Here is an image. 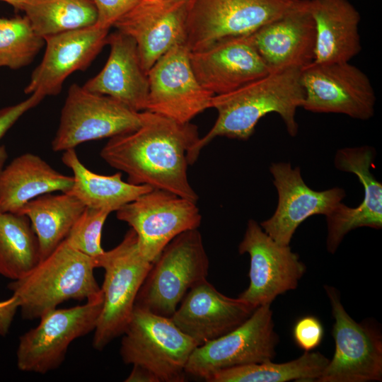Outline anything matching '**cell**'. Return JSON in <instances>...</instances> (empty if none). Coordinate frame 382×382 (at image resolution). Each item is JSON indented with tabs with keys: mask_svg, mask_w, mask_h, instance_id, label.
Listing matches in <instances>:
<instances>
[{
	"mask_svg": "<svg viewBox=\"0 0 382 382\" xmlns=\"http://www.w3.org/2000/svg\"><path fill=\"white\" fill-rule=\"evenodd\" d=\"M198 128L144 110L137 129L110 138L100 152L127 182L175 194L197 203L187 177V154L199 139Z\"/></svg>",
	"mask_w": 382,
	"mask_h": 382,
	"instance_id": "cell-1",
	"label": "cell"
},
{
	"mask_svg": "<svg viewBox=\"0 0 382 382\" xmlns=\"http://www.w3.org/2000/svg\"><path fill=\"white\" fill-rule=\"evenodd\" d=\"M301 71L270 72L233 91L214 96L211 108L217 111L216 120L188 152L189 165L193 164L202 149L217 137L248 139L259 120L271 112L277 113L289 134L296 136L299 128L296 113L304 99Z\"/></svg>",
	"mask_w": 382,
	"mask_h": 382,
	"instance_id": "cell-2",
	"label": "cell"
},
{
	"mask_svg": "<svg viewBox=\"0 0 382 382\" xmlns=\"http://www.w3.org/2000/svg\"><path fill=\"white\" fill-rule=\"evenodd\" d=\"M96 267L91 257L64 240L26 275L13 280L8 287L18 299L23 318L40 319L64 301L99 296L102 291L94 276Z\"/></svg>",
	"mask_w": 382,
	"mask_h": 382,
	"instance_id": "cell-3",
	"label": "cell"
},
{
	"mask_svg": "<svg viewBox=\"0 0 382 382\" xmlns=\"http://www.w3.org/2000/svg\"><path fill=\"white\" fill-rule=\"evenodd\" d=\"M209 267L198 228L179 234L152 262L134 306L170 318L187 291L207 279Z\"/></svg>",
	"mask_w": 382,
	"mask_h": 382,
	"instance_id": "cell-4",
	"label": "cell"
},
{
	"mask_svg": "<svg viewBox=\"0 0 382 382\" xmlns=\"http://www.w3.org/2000/svg\"><path fill=\"white\" fill-rule=\"evenodd\" d=\"M121 340L120 354L126 364L140 366L158 382H183L185 366L198 346L170 318L134 306Z\"/></svg>",
	"mask_w": 382,
	"mask_h": 382,
	"instance_id": "cell-5",
	"label": "cell"
},
{
	"mask_svg": "<svg viewBox=\"0 0 382 382\" xmlns=\"http://www.w3.org/2000/svg\"><path fill=\"white\" fill-rule=\"evenodd\" d=\"M96 265L105 272L100 287L103 303L93 331L92 345L101 351L122 335L152 262L141 255L136 233L130 228L117 246L104 252Z\"/></svg>",
	"mask_w": 382,
	"mask_h": 382,
	"instance_id": "cell-6",
	"label": "cell"
},
{
	"mask_svg": "<svg viewBox=\"0 0 382 382\" xmlns=\"http://www.w3.org/2000/svg\"><path fill=\"white\" fill-rule=\"evenodd\" d=\"M144 120V111H135L112 97L73 83L61 110L52 149L64 151L86 141L128 133L139 128Z\"/></svg>",
	"mask_w": 382,
	"mask_h": 382,
	"instance_id": "cell-7",
	"label": "cell"
},
{
	"mask_svg": "<svg viewBox=\"0 0 382 382\" xmlns=\"http://www.w3.org/2000/svg\"><path fill=\"white\" fill-rule=\"evenodd\" d=\"M103 303V293L84 304L55 308L19 338L17 366L22 371L45 374L65 359L71 343L94 331Z\"/></svg>",
	"mask_w": 382,
	"mask_h": 382,
	"instance_id": "cell-8",
	"label": "cell"
},
{
	"mask_svg": "<svg viewBox=\"0 0 382 382\" xmlns=\"http://www.w3.org/2000/svg\"><path fill=\"white\" fill-rule=\"evenodd\" d=\"M278 342L271 304L260 306L235 329L195 347L185 374L207 381L220 370L272 361Z\"/></svg>",
	"mask_w": 382,
	"mask_h": 382,
	"instance_id": "cell-9",
	"label": "cell"
},
{
	"mask_svg": "<svg viewBox=\"0 0 382 382\" xmlns=\"http://www.w3.org/2000/svg\"><path fill=\"white\" fill-rule=\"evenodd\" d=\"M301 1L188 0L186 46L195 51L222 37L250 34Z\"/></svg>",
	"mask_w": 382,
	"mask_h": 382,
	"instance_id": "cell-10",
	"label": "cell"
},
{
	"mask_svg": "<svg viewBox=\"0 0 382 382\" xmlns=\"http://www.w3.org/2000/svg\"><path fill=\"white\" fill-rule=\"evenodd\" d=\"M116 217L134 231L141 255L151 262L174 238L198 228L202 221L197 203L158 189L123 205Z\"/></svg>",
	"mask_w": 382,
	"mask_h": 382,
	"instance_id": "cell-11",
	"label": "cell"
},
{
	"mask_svg": "<svg viewBox=\"0 0 382 382\" xmlns=\"http://www.w3.org/2000/svg\"><path fill=\"white\" fill-rule=\"evenodd\" d=\"M334 318L335 352L317 382L382 380V338L379 332L357 323L345 311L335 288L325 286Z\"/></svg>",
	"mask_w": 382,
	"mask_h": 382,
	"instance_id": "cell-12",
	"label": "cell"
},
{
	"mask_svg": "<svg viewBox=\"0 0 382 382\" xmlns=\"http://www.w3.org/2000/svg\"><path fill=\"white\" fill-rule=\"evenodd\" d=\"M301 108L317 113H339L361 120L373 117L374 88L369 76L349 62L312 63L301 71Z\"/></svg>",
	"mask_w": 382,
	"mask_h": 382,
	"instance_id": "cell-13",
	"label": "cell"
},
{
	"mask_svg": "<svg viewBox=\"0 0 382 382\" xmlns=\"http://www.w3.org/2000/svg\"><path fill=\"white\" fill-rule=\"evenodd\" d=\"M240 254L250 256V283L238 298L253 308L271 304L279 296L296 289L306 265L289 245H281L254 219L248 221Z\"/></svg>",
	"mask_w": 382,
	"mask_h": 382,
	"instance_id": "cell-14",
	"label": "cell"
},
{
	"mask_svg": "<svg viewBox=\"0 0 382 382\" xmlns=\"http://www.w3.org/2000/svg\"><path fill=\"white\" fill-rule=\"evenodd\" d=\"M189 54L185 44L176 45L151 68L145 110L187 123L211 108L214 95L197 81Z\"/></svg>",
	"mask_w": 382,
	"mask_h": 382,
	"instance_id": "cell-15",
	"label": "cell"
},
{
	"mask_svg": "<svg viewBox=\"0 0 382 382\" xmlns=\"http://www.w3.org/2000/svg\"><path fill=\"white\" fill-rule=\"evenodd\" d=\"M187 8L188 0H141L113 25L134 40L146 74L168 51L185 44Z\"/></svg>",
	"mask_w": 382,
	"mask_h": 382,
	"instance_id": "cell-16",
	"label": "cell"
},
{
	"mask_svg": "<svg viewBox=\"0 0 382 382\" xmlns=\"http://www.w3.org/2000/svg\"><path fill=\"white\" fill-rule=\"evenodd\" d=\"M189 58L197 81L214 96L233 91L270 72L251 33L220 38L204 48L190 51Z\"/></svg>",
	"mask_w": 382,
	"mask_h": 382,
	"instance_id": "cell-17",
	"label": "cell"
},
{
	"mask_svg": "<svg viewBox=\"0 0 382 382\" xmlns=\"http://www.w3.org/2000/svg\"><path fill=\"white\" fill-rule=\"evenodd\" d=\"M270 170L278 193V203L273 215L260 225L281 245H289L298 226L309 216H326L345 197V190L339 187L312 190L304 183L300 168H293L289 163H273Z\"/></svg>",
	"mask_w": 382,
	"mask_h": 382,
	"instance_id": "cell-18",
	"label": "cell"
},
{
	"mask_svg": "<svg viewBox=\"0 0 382 382\" xmlns=\"http://www.w3.org/2000/svg\"><path fill=\"white\" fill-rule=\"evenodd\" d=\"M109 30L95 24L45 37L44 56L24 92L44 98L59 94L67 77L86 70L107 45Z\"/></svg>",
	"mask_w": 382,
	"mask_h": 382,
	"instance_id": "cell-19",
	"label": "cell"
},
{
	"mask_svg": "<svg viewBox=\"0 0 382 382\" xmlns=\"http://www.w3.org/2000/svg\"><path fill=\"white\" fill-rule=\"evenodd\" d=\"M253 42L270 72L302 70L314 60L316 29L308 0L251 33Z\"/></svg>",
	"mask_w": 382,
	"mask_h": 382,
	"instance_id": "cell-20",
	"label": "cell"
},
{
	"mask_svg": "<svg viewBox=\"0 0 382 382\" xmlns=\"http://www.w3.org/2000/svg\"><path fill=\"white\" fill-rule=\"evenodd\" d=\"M374 149L363 146L338 150L334 163L340 170L355 174L364 188V198L357 207L340 202L325 216L328 227L327 249L334 253L350 231L359 227H382V185L371 172Z\"/></svg>",
	"mask_w": 382,
	"mask_h": 382,
	"instance_id": "cell-21",
	"label": "cell"
},
{
	"mask_svg": "<svg viewBox=\"0 0 382 382\" xmlns=\"http://www.w3.org/2000/svg\"><path fill=\"white\" fill-rule=\"evenodd\" d=\"M180 303L170 318L198 346L235 329L255 309L239 298L224 295L207 279L191 288Z\"/></svg>",
	"mask_w": 382,
	"mask_h": 382,
	"instance_id": "cell-22",
	"label": "cell"
},
{
	"mask_svg": "<svg viewBox=\"0 0 382 382\" xmlns=\"http://www.w3.org/2000/svg\"><path fill=\"white\" fill-rule=\"evenodd\" d=\"M106 43L110 53L105 66L83 87L90 92L112 97L135 111H144L149 83L136 42L116 30L108 34Z\"/></svg>",
	"mask_w": 382,
	"mask_h": 382,
	"instance_id": "cell-23",
	"label": "cell"
},
{
	"mask_svg": "<svg viewBox=\"0 0 382 382\" xmlns=\"http://www.w3.org/2000/svg\"><path fill=\"white\" fill-rule=\"evenodd\" d=\"M316 29L315 64L350 62L361 50V16L348 0H308Z\"/></svg>",
	"mask_w": 382,
	"mask_h": 382,
	"instance_id": "cell-24",
	"label": "cell"
},
{
	"mask_svg": "<svg viewBox=\"0 0 382 382\" xmlns=\"http://www.w3.org/2000/svg\"><path fill=\"white\" fill-rule=\"evenodd\" d=\"M73 176L61 173L39 156L25 153L0 171V210L19 214L30 200L56 191L67 192Z\"/></svg>",
	"mask_w": 382,
	"mask_h": 382,
	"instance_id": "cell-25",
	"label": "cell"
},
{
	"mask_svg": "<svg viewBox=\"0 0 382 382\" xmlns=\"http://www.w3.org/2000/svg\"><path fill=\"white\" fill-rule=\"evenodd\" d=\"M62 161L73 173L74 183L68 193L85 207L116 212L153 188L134 185L122 179V173L105 175L92 172L80 161L75 149L64 151Z\"/></svg>",
	"mask_w": 382,
	"mask_h": 382,
	"instance_id": "cell-26",
	"label": "cell"
},
{
	"mask_svg": "<svg viewBox=\"0 0 382 382\" xmlns=\"http://www.w3.org/2000/svg\"><path fill=\"white\" fill-rule=\"evenodd\" d=\"M85 207L77 197L68 192L44 194L23 206L19 214L30 219L38 240L40 260L65 240Z\"/></svg>",
	"mask_w": 382,
	"mask_h": 382,
	"instance_id": "cell-27",
	"label": "cell"
},
{
	"mask_svg": "<svg viewBox=\"0 0 382 382\" xmlns=\"http://www.w3.org/2000/svg\"><path fill=\"white\" fill-rule=\"evenodd\" d=\"M40 260L38 240L28 217L0 210V275L17 280Z\"/></svg>",
	"mask_w": 382,
	"mask_h": 382,
	"instance_id": "cell-28",
	"label": "cell"
},
{
	"mask_svg": "<svg viewBox=\"0 0 382 382\" xmlns=\"http://www.w3.org/2000/svg\"><path fill=\"white\" fill-rule=\"evenodd\" d=\"M329 361L318 352H304L284 363L272 361L235 366L216 371L207 382L316 381Z\"/></svg>",
	"mask_w": 382,
	"mask_h": 382,
	"instance_id": "cell-29",
	"label": "cell"
},
{
	"mask_svg": "<svg viewBox=\"0 0 382 382\" xmlns=\"http://www.w3.org/2000/svg\"><path fill=\"white\" fill-rule=\"evenodd\" d=\"M21 11L43 38L92 26L97 21L93 0H24Z\"/></svg>",
	"mask_w": 382,
	"mask_h": 382,
	"instance_id": "cell-30",
	"label": "cell"
},
{
	"mask_svg": "<svg viewBox=\"0 0 382 382\" xmlns=\"http://www.w3.org/2000/svg\"><path fill=\"white\" fill-rule=\"evenodd\" d=\"M45 45L25 16L0 17V67L18 69L29 65Z\"/></svg>",
	"mask_w": 382,
	"mask_h": 382,
	"instance_id": "cell-31",
	"label": "cell"
},
{
	"mask_svg": "<svg viewBox=\"0 0 382 382\" xmlns=\"http://www.w3.org/2000/svg\"><path fill=\"white\" fill-rule=\"evenodd\" d=\"M110 213L106 209L86 207L65 240L71 247L91 257L96 263L105 252L101 246V234Z\"/></svg>",
	"mask_w": 382,
	"mask_h": 382,
	"instance_id": "cell-32",
	"label": "cell"
},
{
	"mask_svg": "<svg viewBox=\"0 0 382 382\" xmlns=\"http://www.w3.org/2000/svg\"><path fill=\"white\" fill-rule=\"evenodd\" d=\"M323 335L322 323L312 316L300 318L293 328L294 342L304 352L316 349L320 344Z\"/></svg>",
	"mask_w": 382,
	"mask_h": 382,
	"instance_id": "cell-33",
	"label": "cell"
},
{
	"mask_svg": "<svg viewBox=\"0 0 382 382\" xmlns=\"http://www.w3.org/2000/svg\"><path fill=\"white\" fill-rule=\"evenodd\" d=\"M97 11L96 25L110 28L141 0H93Z\"/></svg>",
	"mask_w": 382,
	"mask_h": 382,
	"instance_id": "cell-34",
	"label": "cell"
},
{
	"mask_svg": "<svg viewBox=\"0 0 382 382\" xmlns=\"http://www.w3.org/2000/svg\"><path fill=\"white\" fill-rule=\"evenodd\" d=\"M43 99V96L33 93L19 103L0 109V139L24 113L37 106Z\"/></svg>",
	"mask_w": 382,
	"mask_h": 382,
	"instance_id": "cell-35",
	"label": "cell"
},
{
	"mask_svg": "<svg viewBox=\"0 0 382 382\" xmlns=\"http://www.w3.org/2000/svg\"><path fill=\"white\" fill-rule=\"evenodd\" d=\"M19 308L17 297L12 295L10 298L0 301V335H7Z\"/></svg>",
	"mask_w": 382,
	"mask_h": 382,
	"instance_id": "cell-36",
	"label": "cell"
},
{
	"mask_svg": "<svg viewBox=\"0 0 382 382\" xmlns=\"http://www.w3.org/2000/svg\"><path fill=\"white\" fill-rule=\"evenodd\" d=\"M126 382H158L153 373L146 369L133 365L132 371L125 380Z\"/></svg>",
	"mask_w": 382,
	"mask_h": 382,
	"instance_id": "cell-37",
	"label": "cell"
},
{
	"mask_svg": "<svg viewBox=\"0 0 382 382\" xmlns=\"http://www.w3.org/2000/svg\"><path fill=\"white\" fill-rule=\"evenodd\" d=\"M8 154L5 146H0V171L4 168V163L7 159Z\"/></svg>",
	"mask_w": 382,
	"mask_h": 382,
	"instance_id": "cell-38",
	"label": "cell"
},
{
	"mask_svg": "<svg viewBox=\"0 0 382 382\" xmlns=\"http://www.w3.org/2000/svg\"><path fill=\"white\" fill-rule=\"evenodd\" d=\"M12 6L15 10L21 11L24 0H0Z\"/></svg>",
	"mask_w": 382,
	"mask_h": 382,
	"instance_id": "cell-39",
	"label": "cell"
}]
</instances>
